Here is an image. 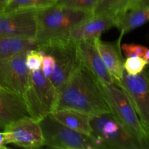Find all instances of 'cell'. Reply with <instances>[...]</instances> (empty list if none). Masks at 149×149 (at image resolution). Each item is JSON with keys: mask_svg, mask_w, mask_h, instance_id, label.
<instances>
[{"mask_svg": "<svg viewBox=\"0 0 149 149\" xmlns=\"http://www.w3.org/2000/svg\"><path fill=\"white\" fill-rule=\"evenodd\" d=\"M50 115L60 123L86 135H92L90 116L73 109H55Z\"/></svg>", "mask_w": 149, "mask_h": 149, "instance_id": "obj_17", "label": "cell"}, {"mask_svg": "<svg viewBox=\"0 0 149 149\" xmlns=\"http://www.w3.org/2000/svg\"><path fill=\"white\" fill-rule=\"evenodd\" d=\"M20 52L0 60V85L2 88L23 96L29 84V71L26 65V54Z\"/></svg>", "mask_w": 149, "mask_h": 149, "instance_id": "obj_9", "label": "cell"}, {"mask_svg": "<svg viewBox=\"0 0 149 149\" xmlns=\"http://www.w3.org/2000/svg\"><path fill=\"white\" fill-rule=\"evenodd\" d=\"M137 0H101L94 11V14L109 13L115 15Z\"/></svg>", "mask_w": 149, "mask_h": 149, "instance_id": "obj_20", "label": "cell"}, {"mask_svg": "<svg viewBox=\"0 0 149 149\" xmlns=\"http://www.w3.org/2000/svg\"><path fill=\"white\" fill-rule=\"evenodd\" d=\"M10 1L11 0H0V14H2L4 13V9L6 8Z\"/></svg>", "mask_w": 149, "mask_h": 149, "instance_id": "obj_27", "label": "cell"}, {"mask_svg": "<svg viewBox=\"0 0 149 149\" xmlns=\"http://www.w3.org/2000/svg\"><path fill=\"white\" fill-rule=\"evenodd\" d=\"M63 109L78 111L90 116L111 112L97 79L81 63L58 93L54 110Z\"/></svg>", "mask_w": 149, "mask_h": 149, "instance_id": "obj_1", "label": "cell"}, {"mask_svg": "<svg viewBox=\"0 0 149 149\" xmlns=\"http://www.w3.org/2000/svg\"><path fill=\"white\" fill-rule=\"evenodd\" d=\"M44 138V146L60 149H106L93 136L74 130L54 119L50 113L39 121Z\"/></svg>", "mask_w": 149, "mask_h": 149, "instance_id": "obj_3", "label": "cell"}, {"mask_svg": "<svg viewBox=\"0 0 149 149\" xmlns=\"http://www.w3.org/2000/svg\"><path fill=\"white\" fill-rule=\"evenodd\" d=\"M25 116H30L22 95L0 87V130Z\"/></svg>", "mask_w": 149, "mask_h": 149, "instance_id": "obj_15", "label": "cell"}, {"mask_svg": "<svg viewBox=\"0 0 149 149\" xmlns=\"http://www.w3.org/2000/svg\"><path fill=\"white\" fill-rule=\"evenodd\" d=\"M92 135L106 148L143 149L127 128L111 113L90 116Z\"/></svg>", "mask_w": 149, "mask_h": 149, "instance_id": "obj_6", "label": "cell"}, {"mask_svg": "<svg viewBox=\"0 0 149 149\" xmlns=\"http://www.w3.org/2000/svg\"><path fill=\"white\" fill-rule=\"evenodd\" d=\"M98 84L111 112L135 136L143 148L148 149L149 130L141 122L124 92L114 83L106 84L98 81Z\"/></svg>", "mask_w": 149, "mask_h": 149, "instance_id": "obj_4", "label": "cell"}, {"mask_svg": "<svg viewBox=\"0 0 149 149\" xmlns=\"http://www.w3.org/2000/svg\"><path fill=\"white\" fill-rule=\"evenodd\" d=\"M77 44L80 63L94 75L98 81L106 84H113V78L96 49L94 39L79 41Z\"/></svg>", "mask_w": 149, "mask_h": 149, "instance_id": "obj_13", "label": "cell"}, {"mask_svg": "<svg viewBox=\"0 0 149 149\" xmlns=\"http://www.w3.org/2000/svg\"><path fill=\"white\" fill-rule=\"evenodd\" d=\"M38 49L43 54L52 55L55 59V70L49 79L58 95L71 74L81 63L77 42L68 37L61 38L49 41Z\"/></svg>", "mask_w": 149, "mask_h": 149, "instance_id": "obj_5", "label": "cell"}, {"mask_svg": "<svg viewBox=\"0 0 149 149\" xmlns=\"http://www.w3.org/2000/svg\"><path fill=\"white\" fill-rule=\"evenodd\" d=\"M0 87H1V88H2V87H1V85H0Z\"/></svg>", "mask_w": 149, "mask_h": 149, "instance_id": "obj_28", "label": "cell"}, {"mask_svg": "<svg viewBox=\"0 0 149 149\" xmlns=\"http://www.w3.org/2000/svg\"><path fill=\"white\" fill-rule=\"evenodd\" d=\"M44 54L38 49H31L26 54V65L29 71H36L41 69Z\"/></svg>", "mask_w": 149, "mask_h": 149, "instance_id": "obj_24", "label": "cell"}, {"mask_svg": "<svg viewBox=\"0 0 149 149\" xmlns=\"http://www.w3.org/2000/svg\"><path fill=\"white\" fill-rule=\"evenodd\" d=\"M55 67V61L53 57L48 54H44L43 59H42L41 70L44 75L48 79L50 77L53 73Z\"/></svg>", "mask_w": 149, "mask_h": 149, "instance_id": "obj_25", "label": "cell"}, {"mask_svg": "<svg viewBox=\"0 0 149 149\" xmlns=\"http://www.w3.org/2000/svg\"><path fill=\"white\" fill-rule=\"evenodd\" d=\"M120 48L121 51L127 58L138 56L147 61H149V49L146 47L134 43H125L122 44Z\"/></svg>", "mask_w": 149, "mask_h": 149, "instance_id": "obj_23", "label": "cell"}, {"mask_svg": "<svg viewBox=\"0 0 149 149\" xmlns=\"http://www.w3.org/2000/svg\"><path fill=\"white\" fill-rule=\"evenodd\" d=\"M33 49H38L35 39L0 36V60Z\"/></svg>", "mask_w": 149, "mask_h": 149, "instance_id": "obj_18", "label": "cell"}, {"mask_svg": "<svg viewBox=\"0 0 149 149\" xmlns=\"http://www.w3.org/2000/svg\"><path fill=\"white\" fill-rule=\"evenodd\" d=\"M114 26L123 36L145 24L149 18L148 0H137L115 15Z\"/></svg>", "mask_w": 149, "mask_h": 149, "instance_id": "obj_14", "label": "cell"}, {"mask_svg": "<svg viewBox=\"0 0 149 149\" xmlns=\"http://www.w3.org/2000/svg\"><path fill=\"white\" fill-rule=\"evenodd\" d=\"M101 0H57L55 4L73 10L90 12L94 11Z\"/></svg>", "mask_w": 149, "mask_h": 149, "instance_id": "obj_21", "label": "cell"}, {"mask_svg": "<svg viewBox=\"0 0 149 149\" xmlns=\"http://www.w3.org/2000/svg\"><path fill=\"white\" fill-rule=\"evenodd\" d=\"M121 35L116 43L103 42L100 38L94 39V43L97 52L113 78L114 84L119 82L122 78L124 73V59L121 54Z\"/></svg>", "mask_w": 149, "mask_h": 149, "instance_id": "obj_16", "label": "cell"}, {"mask_svg": "<svg viewBox=\"0 0 149 149\" xmlns=\"http://www.w3.org/2000/svg\"><path fill=\"white\" fill-rule=\"evenodd\" d=\"M31 117L39 121L55 109L58 94L42 70L29 71V84L23 95Z\"/></svg>", "mask_w": 149, "mask_h": 149, "instance_id": "obj_7", "label": "cell"}, {"mask_svg": "<svg viewBox=\"0 0 149 149\" xmlns=\"http://www.w3.org/2000/svg\"><path fill=\"white\" fill-rule=\"evenodd\" d=\"M115 16L109 13L94 14L70 31L68 38L75 42L100 38L106 31L113 27Z\"/></svg>", "mask_w": 149, "mask_h": 149, "instance_id": "obj_12", "label": "cell"}, {"mask_svg": "<svg viewBox=\"0 0 149 149\" xmlns=\"http://www.w3.org/2000/svg\"><path fill=\"white\" fill-rule=\"evenodd\" d=\"M57 0H11L3 13L20 11H36L49 7L56 3Z\"/></svg>", "mask_w": 149, "mask_h": 149, "instance_id": "obj_19", "label": "cell"}, {"mask_svg": "<svg viewBox=\"0 0 149 149\" xmlns=\"http://www.w3.org/2000/svg\"><path fill=\"white\" fill-rule=\"evenodd\" d=\"M6 145H7V136H6L5 132L4 131L3 132H0V149L7 148Z\"/></svg>", "mask_w": 149, "mask_h": 149, "instance_id": "obj_26", "label": "cell"}, {"mask_svg": "<svg viewBox=\"0 0 149 149\" xmlns=\"http://www.w3.org/2000/svg\"><path fill=\"white\" fill-rule=\"evenodd\" d=\"M7 144L26 148H39L44 146V138L39 121L25 116L12 122L3 130Z\"/></svg>", "mask_w": 149, "mask_h": 149, "instance_id": "obj_10", "label": "cell"}, {"mask_svg": "<svg viewBox=\"0 0 149 149\" xmlns=\"http://www.w3.org/2000/svg\"><path fill=\"white\" fill-rule=\"evenodd\" d=\"M34 13L36 23L35 40L38 49L49 41L68 37L74 27L94 15L56 4L36 10Z\"/></svg>", "mask_w": 149, "mask_h": 149, "instance_id": "obj_2", "label": "cell"}, {"mask_svg": "<svg viewBox=\"0 0 149 149\" xmlns=\"http://www.w3.org/2000/svg\"><path fill=\"white\" fill-rule=\"evenodd\" d=\"M148 63V61L141 57H128L124 61V71L130 75H136L142 72Z\"/></svg>", "mask_w": 149, "mask_h": 149, "instance_id": "obj_22", "label": "cell"}, {"mask_svg": "<svg viewBox=\"0 0 149 149\" xmlns=\"http://www.w3.org/2000/svg\"><path fill=\"white\" fill-rule=\"evenodd\" d=\"M36 32L34 11L0 14V36L35 39Z\"/></svg>", "mask_w": 149, "mask_h": 149, "instance_id": "obj_11", "label": "cell"}, {"mask_svg": "<svg viewBox=\"0 0 149 149\" xmlns=\"http://www.w3.org/2000/svg\"><path fill=\"white\" fill-rule=\"evenodd\" d=\"M116 84L124 92L141 122L149 130L148 74L146 68L136 75H130L124 71L122 79Z\"/></svg>", "mask_w": 149, "mask_h": 149, "instance_id": "obj_8", "label": "cell"}]
</instances>
